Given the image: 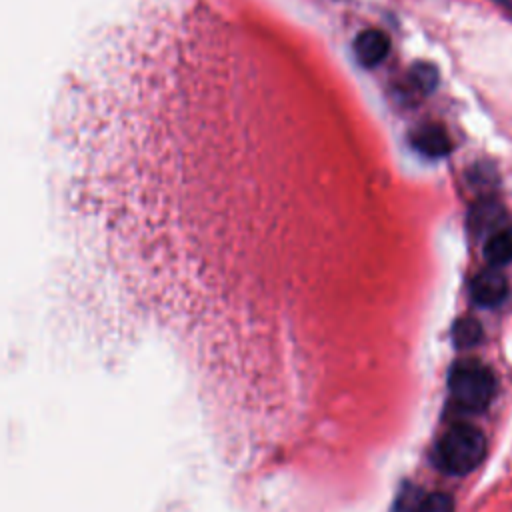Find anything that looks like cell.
<instances>
[{"label":"cell","instance_id":"1","mask_svg":"<svg viewBox=\"0 0 512 512\" xmlns=\"http://www.w3.org/2000/svg\"><path fill=\"white\" fill-rule=\"evenodd\" d=\"M486 456V438L466 422L450 426L438 440L434 460L446 474L462 476L472 472Z\"/></svg>","mask_w":512,"mask_h":512},{"label":"cell","instance_id":"2","mask_svg":"<svg viewBox=\"0 0 512 512\" xmlns=\"http://www.w3.org/2000/svg\"><path fill=\"white\" fill-rule=\"evenodd\" d=\"M448 392L452 404L462 412H482L494 392L496 378L488 366L478 360L456 362L448 376Z\"/></svg>","mask_w":512,"mask_h":512},{"label":"cell","instance_id":"3","mask_svg":"<svg viewBox=\"0 0 512 512\" xmlns=\"http://www.w3.org/2000/svg\"><path fill=\"white\" fill-rule=\"evenodd\" d=\"M470 294L478 306H484V308L498 306L508 294V280L502 272L496 270V266L486 268L474 276L470 284Z\"/></svg>","mask_w":512,"mask_h":512},{"label":"cell","instance_id":"4","mask_svg":"<svg viewBox=\"0 0 512 512\" xmlns=\"http://www.w3.org/2000/svg\"><path fill=\"white\" fill-rule=\"evenodd\" d=\"M390 52V38L386 32L378 28H366L354 38V54L356 60L366 66H378Z\"/></svg>","mask_w":512,"mask_h":512},{"label":"cell","instance_id":"5","mask_svg":"<svg viewBox=\"0 0 512 512\" xmlns=\"http://www.w3.org/2000/svg\"><path fill=\"white\" fill-rule=\"evenodd\" d=\"M410 142L420 154L428 158H442L452 150L450 136L440 124H424L416 128L410 136Z\"/></svg>","mask_w":512,"mask_h":512},{"label":"cell","instance_id":"6","mask_svg":"<svg viewBox=\"0 0 512 512\" xmlns=\"http://www.w3.org/2000/svg\"><path fill=\"white\" fill-rule=\"evenodd\" d=\"M484 256L492 266H502L512 262V226L496 230L484 248Z\"/></svg>","mask_w":512,"mask_h":512},{"label":"cell","instance_id":"7","mask_svg":"<svg viewBox=\"0 0 512 512\" xmlns=\"http://www.w3.org/2000/svg\"><path fill=\"white\" fill-rule=\"evenodd\" d=\"M402 512H454V502L448 494L432 492L404 498Z\"/></svg>","mask_w":512,"mask_h":512},{"label":"cell","instance_id":"8","mask_svg":"<svg viewBox=\"0 0 512 512\" xmlns=\"http://www.w3.org/2000/svg\"><path fill=\"white\" fill-rule=\"evenodd\" d=\"M452 336H454V344H456L458 348H470V346H474V344L480 342V338H482V328H480V324H478L474 318H460V320L454 324Z\"/></svg>","mask_w":512,"mask_h":512},{"label":"cell","instance_id":"9","mask_svg":"<svg viewBox=\"0 0 512 512\" xmlns=\"http://www.w3.org/2000/svg\"><path fill=\"white\" fill-rule=\"evenodd\" d=\"M410 78H412V82H414V86H416L418 90L430 92V90H434V86H436V82H438V72H436L434 66L420 62V64H416V66L410 70Z\"/></svg>","mask_w":512,"mask_h":512}]
</instances>
